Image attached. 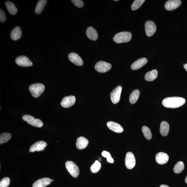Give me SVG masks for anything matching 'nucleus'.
Wrapping results in <instances>:
<instances>
[{"instance_id":"a19ab883","label":"nucleus","mask_w":187,"mask_h":187,"mask_svg":"<svg viewBox=\"0 0 187 187\" xmlns=\"http://www.w3.org/2000/svg\"><path fill=\"white\" fill-rule=\"evenodd\" d=\"M52 181H54V180H52Z\"/></svg>"},{"instance_id":"f8f14e48","label":"nucleus","mask_w":187,"mask_h":187,"mask_svg":"<svg viewBox=\"0 0 187 187\" xmlns=\"http://www.w3.org/2000/svg\"><path fill=\"white\" fill-rule=\"evenodd\" d=\"M76 98L74 96H66L62 99L61 104L62 107L68 108L74 104Z\"/></svg>"},{"instance_id":"4468645a","label":"nucleus","mask_w":187,"mask_h":187,"mask_svg":"<svg viewBox=\"0 0 187 187\" xmlns=\"http://www.w3.org/2000/svg\"><path fill=\"white\" fill-rule=\"evenodd\" d=\"M155 159L157 163L159 164L163 165L167 163L169 160V157L167 154L160 152L156 154Z\"/></svg>"},{"instance_id":"e433bc0d","label":"nucleus","mask_w":187,"mask_h":187,"mask_svg":"<svg viewBox=\"0 0 187 187\" xmlns=\"http://www.w3.org/2000/svg\"><path fill=\"white\" fill-rule=\"evenodd\" d=\"M184 68L187 72V64H186L184 65Z\"/></svg>"},{"instance_id":"423d86ee","label":"nucleus","mask_w":187,"mask_h":187,"mask_svg":"<svg viewBox=\"0 0 187 187\" xmlns=\"http://www.w3.org/2000/svg\"><path fill=\"white\" fill-rule=\"evenodd\" d=\"M112 68L111 64L104 61H99L96 64L95 68L98 72L104 73L110 70Z\"/></svg>"},{"instance_id":"2f4dec72","label":"nucleus","mask_w":187,"mask_h":187,"mask_svg":"<svg viewBox=\"0 0 187 187\" xmlns=\"http://www.w3.org/2000/svg\"><path fill=\"white\" fill-rule=\"evenodd\" d=\"M10 180L8 177L4 178L0 182V187H8L10 185Z\"/></svg>"},{"instance_id":"39448f33","label":"nucleus","mask_w":187,"mask_h":187,"mask_svg":"<svg viewBox=\"0 0 187 187\" xmlns=\"http://www.w3.org/2000/svg\"><path fill=\"white\" fill-rule=\"evenodd\" d=\"M23 119L25 121L32 126L38 128H41L43 125L42 121L40 119H35L33 116L29 115H25L23 117Z\"/></svg>"},{"instance_id":"7ed1b4c3","label":"nucleus","mask_w":187,"mask_h":187,"mask_svg":"<svg viewBox=\"0 0 187 187\" xmlns=\"http://www.w3.org/2000/svg\"><path fill=\"white\" fill-rule=\"evenodd\" d=\"M29 91L31 95L35 98L40 96L45 89L44 85L41 83H36L30 85Z\"/></svg>"},{"instance_id":"9b49d317","label":"nucleus","mask_w":187,"mask_h":187,"mask_svg":"<svg viewBox=\"0 0 187 187\" xmlns=\"http://www.w3.org/2000/svg\"><path fill=\"white\" fill-rule=\"evenodd\" d=\"M181 3L182 2L180 0H170L165 3V8L167 11H173L178 8Z\"/></svg>"},{"instance_id":"9d476101","label":"nucleus","mask_w":187,"mask_h":187,"mask_svg":"<svg viewBox=\"0 0 187 187\" xmlns=\"http://www.w3.org/2000/svg\"><path fill=\"white\" fill-rule=\"evenodd\" d=\"M15 62L18 65L21 67H30L33 65V63L28 58L24 55L17 57L15 59Z\"/></svg>"},{"instance_id":"393cba45","label":"nucleus","mask_w":187,"mask_h":187,"mask_svg":"<svg viewBox=\"0 0 187 187\" xmlns=\"http://www.w3.org/2000/svg\"><path fill=\"white\" fill-rule=\"evenodd\" d=\"M140 92L139 90L136 89L133 91L130 94L129 98V101L132 104H134L137 102L139 98Z\"/></svg>"},{"instance_id":"ea45409f","label":"nucleus","mask_w":187,"mask_h":187,"mask_svg":"<svg viewBox=\"0 0 187 187\" xmlns=\"http://www.w3.org/2000/svg\"><path fill=\"white\" fill-rule=\"evenodd\" d=\"M115 1H118V0H114Z\"/></svg>"},{"instance_id":"c85d7f7f","label":"nucleus","mask_w":187,"mask_h":187,"mask_svg":"<svg viewBox=\"0 0 187 187\" xmlns=\"http://www.w3.org/2000/svg\"><path fill=\"white\" fill-rule=\"evenodd\" d=\"M142 131L145 138L147 140H151L152 137L151 130L149 128L146 126H143L142 128Z\"/></svg>"},{"instance_id":"7c9ffc66","label":"nucleus","mask_w":187,"mask_h":187,"mask_svg":"<svg viewBox=\"0 0 187 187\" xmlns=\"http://www.w3.org/2000/svg\"><path fill=\"white\" fill-rule=\"evenodd\" d=\"M101 163L98 161H95L94 163L91 166V170L92 173H98L101 169Z\"/></svg>"},{"instance_id":"b1692460","label":"nucleus","mask_w":187,"mask_h":187,"mask_svg":"<svg viewBox=\"0 0 187 187\" xmlns=\"http://www.w3.org/2000/svg\"><path fill=\"white\" fill-rule=\"evenodd\" d=\"M5 4L7 10L11 14L14 15L16 14H17V9L15 7L14 4L12 2L7 1L6 2Z\"/></svg>"},{"instance_id":"bb28decb","label":"nucleus","mask_w":187,"mask_h":187,"mask_svg":"<svg viewBox=\"0 0 187 187\" xmlns=\"http://www.w3.org/2000/svg\"><path fill=\"white\" fill-rule=\"evenodd\" d=\"M184 169V165L182 161L178 162L174 166L173 171L176 174H179L182 172Z\"/></svg>"},{"instance_id":"f3484780","label":"nucleus","mask_w":187,"mask_h":187,"mask_svg":"<svg viewBox=\"0 0 187 187\" xmlns=\"http://www.w3.org/2000/svg\"><path fill=\"white\" fill-rule=\"evenodd\" d=\"M147 59L145 58H140L131 64V68L133 70H137L142 67L147 63Z\"/></svg>"},{"instance_id":"f03ea898","label":"nucleus","mask_w":187,"mask_h":187,"mask_svg":"<svg viewBox=\"0 0 187 187\" xmlns=\"http://www.w3.org/2000/svg\"><path fill=\"white\" fill-rule=\"evenodd\" d=\"M132 38V34L130 32H122L115 34L113 40L115 43H121L128 42Z\"/></svg>"},{"instance_id":"a211bd4d","label":"nucleus","mask_w":187,"mask_h":187,"mask_svg":"<svg viewBox=\"0 0 187 187\" xmlns=\"http://www.w3.org/2000/svg\"><path fill=\"white\" fill-rule=\"evenodd\" d=\"M52 180L48 178H44L37 180L33 184V187H45L51 183Z\"/></svg>"},{"instance_id":"4be33fe9","label":"nucleus","mask_w":187,"mask_h":187,"mask_svg":"<svg viewBox=\"0 0 187 187\" xmlns=\"http://www.w3.org/2000/svg\"><path fill=\"white\" fill-rule=\"evenodd\" d=\"M170 130V126L168 122L163 121L161 122L160 128L161 134L165 137L167 136Z\"/></svg>"},{"instance_id":"c756f323","label":"nucleus","mask_w":187,"mask_h":187,"mask_svg":"<svg viewBox=\"0 0 187 187\" xmlns=\"http://www.w3.org/2000/svg\"><path fill=\"white\" fill-rule=\"evenodd\" d=\"M145 1V0H136L132 4L131 8L133 11L138 10Z\"/></svg>"},{"instance_id":"ddd939ff","label":"nucleus","mask_w":187,"mask_h":187,"mask_svg":"<svg viewBox=\"0 0 187 187\" xmlns=\"http://www.w3.org/2000/svg\"><path fill=\"white\" fill-rule=\"evenodd\" d=\"M47 144L43 141H40L34 143L30 148V151L34 152L43 151L45 148L47 146Z\"/></svg>"},{"instance_id":"c9c22d12","label":"nucleus","mask_w":187,"mask_h":187,"mask_svg":"<svg viewBox=\"0 0 187 187\" xmlns=\"http://www.w3.org/2000/svg\"><path fill=\"white\" fill-rule=\"evenodd\" d=\"M107 161L108 163H110L112 164L114 162V159L112 157H111L109 158H107Z\"/></svg>"},{"instance_id":"f257e3e1","label":"nucleus","mask_w":187,"mask_h":187,"mask_svg":"<svg viewBox=\"0 0 187 187\" xmlns=\"http://www.w3.org/2000/svg\"><path fill=\"white\" fill-rule=\"evenodd\" d=\"M185 102L186 100L184 98L181 97H173L164 99L162 104L166 108H175L181 107Z\"/></svg>"},{"instance_id":"aec40b11","label":"nucleus","mask_w":187,"mask_h":187,"mask_svg":"<svg viewBox=\"0 0 187 187\" xmlns=\"http://www.w3.org/2000/svg\"><path fill=\"white\" fill-rule=\"evenodd\" d=\"M21 36V29L19 26H16L11 32V38L13 40H18L20 38Z\"/></svg>"},{"instance_id":"58836bf2","label":"nucleus","mask_w":187,"mask_h":187,"mask_svg":"<svg viewBox=\"0 0 187 187\" xmlns=\"http://www.w3.org/2000/svg\"><path fill=\"white\" fill-rule=\"evenodd\" d=\"M185 181V183L187 184V176H186Z\"/></svg>"},{"instance_id":"2eb2a0df","label":"nucleus","mask_w":187,"mask_h":187,"mask_svg":"<svg viewBox=\"0 0 187 187\" xmlns=\"http://www.w3.org/2000/svg\"><path fill=\"white\" fill-rule=\"evenodd\" d=\"M68 58L72 63L78 66H82L83 64V60L78 54L71 53L68 55Z\"/></svg>"},{"instance_id":"4c0bfd02","label":"nucleus","mask_w":187,"mask_h":187,"mask_svg":"<svg viewBox=\"0 0 187 187\" xmlns=\"http://www.w3.org/2000/svg\"><path fill=\"white\" fill-rule=\"evenodd\" d=\"M160 187H170L169 186H168L166 185L165 184H162L160 186Z\"/></svg>"},{"instance_id":"cd10ccee","label":"nucleus","mask_w":187,"mask_h":187,"mask_svg":"<svg viewBox=\"0 0 187 187\" xmlns=\"http://www.w3.org/2000/svg\"><path fill=\"white\" fill-rule=\"evenodd\" d=\"M11 138V134L5 132L1 134L0 135V144H1L8 141Z\"/></svg>"},{"instance_id":"5701e85b","label":"nucleus","mask_w":187,"mask_h":187,"mask_svg":"<svg viewBox=\"0 0 187 187\" xmlns=\"http://www.w3.org/2000/svg\"><path fill=\"white\" fill-rule=\"evenodd\" d=\"M158 72L157 70H154L147 72L145 75V79L147 81L151 82L157 77Z\"/></svg>"},{"instance_id":"f704fd0d","label":"nucleus","mask_w":187,"mask_h":187,"mask_svg":"<svg viewBox=\"0 0 187 187\" xmlns=\"http://www.w3.org/2000/svg\"><path fill=\"white\" fill-rule=\"evenodd\" d=\"M101 155L104 157L107 158L111 157L109 152L106 151H103L101 153Z\"/></svg>"},{"instance_id":"72a5a7b5","label":"nucleus","mask_w":187,"mask_h":187,"mask_svg":"<svg viewBox=\"0 0 187 187\" xmlns=\"http://www.w3.org/2000/svg\"><path fill=\"white\" fill-rule=\"evenodd\" d=\"M6 19L5 14L4 11L1 9V10H0V22H3L5 21Z\"/></svg>"},{"instance_id":"a878e982","label":"nucleus","mask_w":187,"mask_h":187,"mask_svg":"<svg viewBox=\"0 0 187 187\" xmlns=\"http://www.w3.org/2000/svg\"><path fill=\"white\" fill-rule=\"evenodd\" d=\"M47 2V0H40L38 1L35 11V12L37 14H39L42 12Z\"/></svg>"},{"instance_id":"412c9836","label":"nucleus","mask_w":187,"mask_h":187,"mask_svg":"<svg viewBox=\"0 0 187 187\" xmlns=\"http://www.w3.org/2000/svg\"><path fill=\"white\" fill-rule=\"evenodd\" d=\"M86 34L90 40L95 41L98 37V35L96 30L93 27L90 26L87 29L86 31Z\"/></svg>"},{"instance_id":"473e14b6","label":"nucleus","mask_w":187,"mask_h":187,"mask_svg":"<svg viewBox=\"0 0 187 187\" xmlns=\"http://www.w3.org/2000/svg\"><path fill=\"white\" fill-rule=\"evenodd\" d=\"M71 1L78 8H82L84 6V3L81 0H71Z\"/></svg>"},{"instance_id":"6ab92c4d","label":"nucleus","mask_w":187,"mask_h":187,"mask_svg":"<svg viewBox=\"0 0 187 187\" xmlns=\"http://www.w3.org/2000/svg\"><path fill=\"white\" fill-rule=\"evenodd\" d=\"M89 142L86 138L82 137L78 138L76 143L77 148L79 150L84 149L88 145Z\"/></svg>"},{"instance_id":"0eeeda50","label":"nucleus","mask_w":187,"mask_h":187,"mask_svg":"<svg viewBox=\"0 0 187 187\" xmlns=\"http://www.w3.org/2000/svg\"><path fill=\"white\" fill-rule=\"evenodd\" d=\"M122 88L118 86L113 90L110 94V98L113 103L116 104L119 102L120 100V97Z\"/></svg>"},{"instance_id":"20e7f679","label":"nucleus","mask_w":187,"mask_h":187,"mask_svg":"<svg viewBox=\"0 0 187 187\" xmlns=\"http://www.w3.org/2000/svg\"><path fill=\"white\" fill-rule=\"evenodd\" d=\"M66 167L69 173L73 177L77 178L79 176V168L73 161H67L66 163Z\"/></svg>"},{"instance_id":"dca6fc26","label":"nucleus","mask_w":187,"mask_h":187,"mask_svg":"<svg viewBox=\"0 0 187 187\" xmlns=\"http://www.w3.org/2000/svg\"><path fill=\"white\" fill-rule=\"evenodd\" d=\"M107 126L110 130L117 133L123 132V129L119 124L114 122L109 121L108 122Z\"/></svg>"},{"instance_id":"6e6552de","label":"nucleus","mask_w":187,"mask_h":187,"mask_svg":"<svg viewBox=\"0 0 187 187\" xmlns=\"http://www.w3.org/2000/svg\"><path fill=\"white\" fill-rule=\"evenodd\" d=\"M145 30L146 35L150 37L153 36L156 31V26L153 21L148 20L145 25Z\"/></svg>"},{"instance_id":"1a4fd4ad","label":"nucleus","mask_w":187,"mask_h":187,"mask_svg":"<svg viewBox=\"0 0 187 187\" xmlns=\"http://www.w3.org/2000/svg\"><path fill=\"white\" fill-rule=\"evenodd\" d=\"M136 161L135 156L131 152L126 153L125 158V165L128 169L131 170L135 167Z\"/></svg>"}]
</instances>
